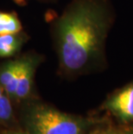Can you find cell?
Returning a JSON list of instances; mask_svg holds the SVG:
<instances>
[{
    "instance_id": "cell-1",
    "label": "cell",
    "mask_w": 133,
    "mask_h": 134,
    "mask_svg": "<svg viewBox=\"0 0 133 134\" xmlns=\"http://www.w3.org/2000/svg\"><path fill=\"white\" fill-rule=\"evenodd\" d=\"M111 24L107 0H72L53 20L50 32L62 75H82L104 61Z\"/></svg>"
},
{
    "instance_id": "cell-2",
    "label": "cell",
    "mask_w": 133,
    "mask_h": 134,
    "mask_svg": "<svg viewBox=\"0 0 133 134\" xmlns=\"http://www.w3.org/2000/svg\"><path fill=\"white\" fill-rule=\"evenodd\" d=\"M21 104V120L27 134H83L89 124L35 97Z\"/></svg>"
},
{
    "instance_id": "cell-3",
    "label": "cell",
    "mask_w": 133,
    "mask_h": 134,
    "mask_svg": "<svg viewBox=\"0 0 133 134\" xmlns=\"http://www.w3.org/2000/svg\"><path fill=\"white\" fill-rule=\"evenodd\" d=\"M19 69L13 102L21 104L34 98L35 76L38 68L44 61L42 54L31 50L18 55Z\"/></svg>"
},
{
    "instance_id": "cell-4",
    "label": "cell",
    "mask_w": 133,
    "mask_h": 134,
    "mask_svg": "<svg viewBox=\"0 0 133 134\" xmlns=\"http://www.w3.org/2000/svg\"><path fill=\"white\" fill-rule=\"evenodd\" d=\"M104 108L123 122L133 121V83L110 96Z\"/></svg>"
},
{
    "instance_id": "cell-5",
    "label": "cell",
    "mask_w": 133,
    "mask_h": 134,
    "mask_svg": "<svg viewBox=\"0 0 133 134\" xmlns=\"http://www.w3.org/2000/svg\"><path fill=\"white\" fill-rule=\"evenodd\" d=\"M30 39L29 35L22 30L18 33L0 35V58L10 59L20 54L22 47Z\"/></svg>"
},
{
    "instance_id": "cell-6",
    "label": "cell",
    "mask_w": 133,
    "mask_h": 134,
    "mask_svg": "<svg viewBox=\"0 0 133 134\" xmlns=\"http://www.w3.org/2000/svg\"><path fill=\"white\" fill-rule=\"evenodd\" d=\"M22 30V24L15 11L0 10V35L18 33Z\"/></svg>"
},
{
    "instance_id": "cell-7",
    "label": "cell",
    "mask_w": 133,
    "mask_h": 134,
    "mask_svg": "<svg viewBox=\"0 0 133 134\" xmlns=\"http://www.w3.org/2000/svg\"><path fill=\"white\" fill-rule=\"evenodd\" d=\"M14 102L0 87V125H7L15 120Z\"/></svg>"
},
{
    "instance_id": "cell-8",
    "label": "cell",
    "mask_w": 133,
    "mask_h": 134,
    "mask_svg": "<svg viewBox=\"0 0 133 134\" xmlns=\"http://www.w3.org/2000/svg\"><path fill=\"white\" fill-rule=\"evenodd\" d=\"M92 134H124L114 127H107L104 129H97L91 132Z\"/></svg>"
},
{
    "instance_id": "cell-9",
    "label": "cell",
    "mask_w": 133,
    "mask_h": 134,
    "mask_svg": "<svg viewBox=\"0 0 133 134\" xmlns=\"http://www.w3.org/2000/svg\"><path fill=\"white\" fill-rule=\"evenodd\" d=\"M12 1L16 2V4H21V5H25V4H27L28 3L32 2V1H35V2H39V3H50V2L55 1V0H12Z\"/></svg>"
},
{
    "instance_id": "cell-10",
    "label": "cell",
    "mask_w": 133,
    "mask_h": 134,
    "mask_svg": "<svg viewBox=\"0 0 133 134\" xmlns=\"http://www.w3.org/2000/svg\"><path fill=\"white\" fill-rule=\"evenodd\" d=\"M6 134H27V133H24L21 132H8Z\"/></svg>"
},
{
    "instance_id": "cell-11",
    "label": "cell",
    "mask_w": 133,
    "mask_h": 134,
    "mask_svg": "<svg viewBox=\"0 0 133 134\" xmlns=\"http://www.w3.org/2000/svg\"><path fill=\"white\" fill-rule=\"evenodd\" d=\"M124 134H133L132 132H130V133H124Z\"/></svg>"
},
{
    "instance_id": "cell-12",
    "label": "cell",
    "mask_w": 133,
    "mask_h": 134,
    "mask_svg": "<svg viewBox=\"0 0 133 134\" xmlns=\"http://www.w3.org/2000/svg\"><path fill=\"white\" fill-rule=\"evenodd\" d=\"M89 134H92V133H89Z\"/></svg>"
}]
</instances>
